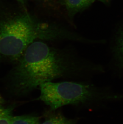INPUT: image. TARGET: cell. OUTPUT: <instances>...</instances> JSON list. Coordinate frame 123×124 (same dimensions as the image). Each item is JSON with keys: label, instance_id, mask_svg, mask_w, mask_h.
I'll return each mask as SVG.
<instances>
[{"label": "cell", "instance_id": "1", "mask_svg": "<svg viewBox=\"0 0 123 124\" xmlns=\"http://www.w3.org/2000/svg\"><path fill=\"white\" fill-rule=\"evenodd\" d=\"M103 71L101 66L76 59L44 42L34 41L11 71L9 86L11 92L20 97L30 94L41 84L56 79L88 81Z\"/></svg>", "mask_w": 123, "mask_h": 124}, {"label": "cell", "instance_id": "2", "mask_svg": "<svg viewBox=\"0 0 123 124\" xmlns=\"http://www.w3.org/2000/svg\"><path fill=\"white\" fill-rule=\"evenodd\" d=\"M38 88V99L52 111L67 105L89 108L117 97L88 81L51 82L41 84Z\"/></svg>", "mask_w": 123, "mask_h": 124}, {"label": "cell", "instance_id": "3", "mask_svg": "<svg viewBox=\"0 0 123 124\" xmlns=\"http://www.w3.org/2000/svg\"><path fill=\"white\" fill-rule=\"evenodd\" d=\"M56 35L47 25L37 22L29 14H22L1 23L0 53L17 62L36 39Z\"/></svg>", "mask_w": 123, "mask_h": 124}, {"label": "cell", "instance_id": "4", "mask_svg": "<svg viewBox=\"0 0 123 124\" xmlns=\"http://www.w3.org/2000/svg\"><path fill=\"white\" fill-rule=\"evenodd\" d=\"M96 0H65L66 9L70 15H74L86 9Z\"/></svg>", "mask_w": 123, "mask_h": 124}, {"label": "cell", "instance_id": "5", "mask_svg": "<svg viewBox=\"0 0 123 124\" xmlns=\"http://www.w3.org/2000/svg\"><path fill=\"white\" fill-rule=\"evenodd\" d=\"M50 110L44 121L40 124H76V120L68 118L60 112Z\"/></svg>", "mask_w": 123, "mask_h": 124}, {"label": "cell", "instance_id": "6", "mask_svg": "<svg viewBox=\"0 0 123 124\" xmlns=\"http://www.w3.org/2000/svg\"><path fill=\"white\" fill-rule=\"evenodd\" d=\"M14 107L7 106L0 96V124H11Z\"/></svg>", "mask_w": 123, "mask_h": 124}, {"label": "cell", "instance_id": "7", "mask_svg": "<svg viewBox=\"0 0 123 124\" xmlns=\"http://www.w3.org/2000/svg\"><path fill=\"white\" fill-rule=\"evenodd\" d=\"M40 118L34 115L13 116L11 124H40Z\"/></svg>", "mask_w": 123, "mask_h": 124}, {"label": "cell", "instance_id": "8", "mask_svg": "<svg viewBox=\"0 0 123 124\" xmlns=\"http://www.w3.org/2000/svg\"><path fill=\"white\" fill-rule=\"evenodd\" d=\"M116 54L120 67L123 68V29L117 41Z\"/></svg>", "mask_w": 123, "mask_h": 124}, {"label": "cell", "instance_id": "9", "mask_svg": "<svg viewBox=\"0 0 123 124\" xmlns=\"http://www.w3.org/2000/svg\"><path fill=\"white\" fill-rule=\"evenodd\" d=\"M28 0H17V1L19 2H20V3L22 4H25L26 2H27Z\"/></svg>", "mask_w": 123, "mask_h": 124}, {"label": "cell", "instance_id": "10", "mask_svg": "<svg viewBox=\"0 0 123 124\" xmlns=\"http://www.w3.org/2000/svg\"><path fill=\"white\" fill-rule=\"evenodd\" d=\"M100 0V1H102V2H106V1H108V0Z\"/></svg>", "mask_w": 123, "mask_h": 124}, {"label": "cell", "instance_id": "11", "mask_svg": "<svg viewBox=\"0 0 123 124\" xmlns=\"http://www.w3.org/2000/svg\"><path fill=\"white\" fill-rule=\"evenodd\" d=\"M41 1H43V2H47L49 1V0H40Z\"/></svg>", "mask_w": 123, "mask_h": 124}, {"label": "cell", "instance_id": "12", "mask_svg": "<svg viewBox=\"0 0 123 124\" xmlns=\"http://www.w3.org/2000/svg\"></svg>", "mask_w": 123, "mask_h": 124}]
</instances>
